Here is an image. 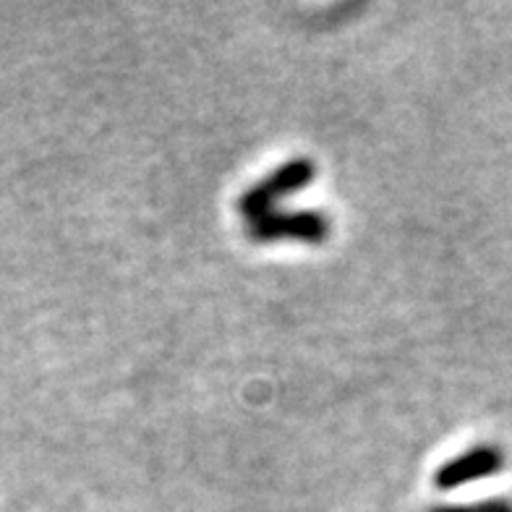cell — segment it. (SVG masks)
<instances>
[{
  "label": "cell",
  "mask_w": 512,
  "mask_h": 512,
  "mask_svg": "<svg viewBox=\"0 0 512 512\" xmlns=\"http://www.w3.org/2000/svg\"><path fill=\"white\" fill-rule=\"evenodd\" d=\"M502 465H505V455L497 447H473V450L463 452L455 460L442 465L434 476V484L442 492H450V489H458V486L471 484V481L484 479V476H494V473L502 471Z\"/></svg>",
  "instance_id": "3957f363"
},
{
  "label": "cell",
  "mask_w": 512,
  "mask_h": 512,
  "mask_svg": "<svg viewBox=\"0 0 512 512\" xmlns=\"http://www.w3.org/2000/svg\"><path fill=\"white\" fill-rule=\"evenodd\" d=\"M432 512H512L510 502L505 499H481L476 505H455V507H434Z\"/></svg>",
  "instance_id": "277c9868"
},
{
  "label": "cell",
  "mask_w": 512,
  "mask_h": 512,
  "mask_svg": "<svg viewBox=\"0 0 512 512\" xmlns=\"http://www.w3.org/2000/svg\"><path fill=\"white\" fill-rule=\"evenodd\" d=\"M317 176V168H314V162L306 160V157H298V160L285 162L283 168H277L272 176L264 178L262 183H256L251 186L246 194L238 199V209H241V215L256 220L259 215H267L272 209V204L280 202L283 196L296 194V191L306 189L311 181Z\"/></svg>",
  "instance_id": "6da1fadb"
},
{
  "label": "cell",
  "mask_w": 512,
  "mask_h": 512,
  "mask_svg": "<svg viewBox=\"0 0 512 512\" xmlns=\"http://www.w3.org/2000/svg\"><path fill=\"white\" fill-rule=\"evenodd\" d=\"M251 241H285L296 238L306 243H322L330 236V220L317 212V209H304V212H267L249 223Z\"/></svg>",
  "instance_id": "7a4b0ae2"
}]
</instances>
